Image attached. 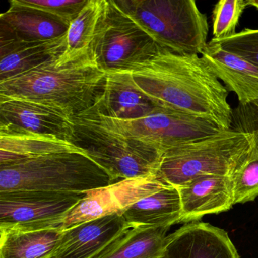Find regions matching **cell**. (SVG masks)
<instances>
[{
    "label": "cell",
    "instance_id": "1",
    "mask_svg": "<svg viewBox=\"0 0 258 258\" xmlns=\"http://www.w3.org/2000/svg\"><path fill=\"white\" fill-rule=\"evenodd\" d=\"M131 72L136 84L161 108L211 120L226 131L232 129L229 91L199 55L162 49Z\"/></svg>",
    "mask_w": 258,
    "mask_h": 258
},
{
    "label": "cell",
    "instance_id": "2",
    "mask_svg": "<svg viewBox=\"0 0 258 258\" xmlns=\"http://www.w3.org/2000/svg\"><path fill=\"white\" fill-rule=\"evenodd\" d=\"M106 77L89 49L66 64H57L54 60L0 81V96L39 102L73 119L91 109L100 99Z\"/></svg>",
    "mask_w": 258,
    "mask_h": 258
},
{
    "label": "cell",
    "instance_id": "3",
    "mask_svg": "<svg viewBox=\"0 0 258 258\" xmlns=\"http://www.w3.org/2000/svg\"><path fill=\"white\" fill-rule=\"evenodd\" d=\"M117 182L88 155L63 152L0 166V191L87 193Z\"/></svg>",
    "mask_w": 258,
    "mask_h": 258
},
{
    "label": "cell",
    "instance_id": "4",
    "mask_svg": "<svg viewBox=\"0 0 258 258\" xmlns=\"http://www.w3.org/2000/svg\"><path fill=\"white\" fill-rule=\"evenodd\" d=\"M115 3L161 49L179 55H202L208 46V19L194 0Z\"/></svg>",
    "mask_w": 258,
    "mask_h": 258
},
{
    "label": "cell",
    "instance_id": "5",
    "mask_svg": "<svg viewBox=\"0 0 258 258\" xmlns=\"http://www.w3.org/2000/svg\"><path fill=\"white\" fill-rule=\"evenodd\" d=\"M250 133L231 129L165 151L157 175L179 187L204 175L229 176L250 146Z\"/></svg>",
    "mask_w": 258,
    "mask_h": 258
},
{
    "label": "cell",
    "instance_id": "6",
    "mask_svg": "<svg viewBox=\"0 0 258 258\" xmlns=\"http://www.w3.org/2000/svg\"><path fill=\"white\" fill-rule=\"evenodd\" d=\"M72 143L81 148L117 182L157 174L164 152L152 145L120 135L84 117L72 119Z\"/></svg>",
    "mask_w": 258,
    "mask_h": 258
},
{
    "label": "cell",
    "instance_id": "7",
    "mask_svg": "<svg viewBox=\"0 0 258 258\" xmlns=\"http://www.w3.org/2000/svg\"><path fill=\"white\" fill-rule=\"evenodd\" d=\"M155 40L120 10L114 0H105L90 51L106 74L133 70L161 50Z\"/></svg>",
    "mask_w": 258,
    "mask_h": 258
},
{
    "label": "cell",
    "instance_id": "8",
    "mask_svg": "<svg viewBox=\"0 0 258 258\" xmlns=\"http://www.w3.org/2000/svg\"><path fill=\"white\" fill-rule=\"evenodd\" d=\"M78 117L93 120L111 132L152 145L163 152L226 131L211 120L166 108L137 120H117L93 114Z\"/></svg>",
    "mask_w": 258,
    "mask_h": 258
},
{
    "label": "cell",
    "instance_id": "9",
    "mask_svg": "<svg viewBox=\"0 0 258 258\" xmlns=\"http://www.w3.org/2000/svg\"><path fill=\"white\" fill-rule=\"evenodd\" d=\"M86 193L0 191V229H61L66 214Z\"/></svg>",
    "mask_w": 258,
    "mask_h": 258
},
{
    "label": "cell",
    "instance_id": "10",
    "mask_svg": "<svg viewBox=\"0 0 258 258\" xmlns=\"http://www.w3.org/2000/svg\"><path fill=\"white\" fill-rule=\"evenodd\" d=\"M158 175L122 179L86 193L63 219L61 230L107 216L122 215L126 209L167 185Z\"/></svg>",
    "mask_w": 258,
    "mask_h": 258
},
{
    "label": "cell",
    "instance_id": "11",
    "mask_svg": "<svg viewBox=\"0 0 258 258\" xmlns=\"http://www.w3.org/2000/svg\"><path fill=\"white\" fill-rule=\"evenodd\" d=\"M0 125L72 143L74 122L62 111L26 99L0 96Z\"/></svg>",
    "mask_w": 258,
    "mask_h": 258
},
{
    "label": "cell",
    "instance_id": "12",
    "mask_svg": "<svg viewBox=\"0 0 258 258\" xmlns=\"http://www.w3.org/2000/svg\"><path fill=\"white\" fill-rule=\"evenodd\" d=\"M162 108L136 84L131 72L124 71L107 74L103 94L84 114L131 120L147 117Z\"/></svg>",
    "mask_w": 258,
    "mask_h": 258
},
{
    "label": "cell",
    "instance_id": "13",
    "mask_svg": "<svg viewBox=\"0 0 258 258\" xmlns=\"http://www.w3.org/2000/svg\"><path fill=\"white\" fill-rule=\"evenodd\" d=\"M163 258H240L227 232L191 222L168 235Z\"/></svg>",
    "mask_w": 258,
    "mask_h": 258
},
{
    "label": "cell",
    "instance_id": "14",
    "mask_svg": "<svg viewBox=\"0 0 258 258\" xmlns=\"http://www.w3.org/2000/svg\"><path fill=\"white\" fill-rule=\"evenodd\" d=\"M182 207L181 223L228 211L234 205L229 176L204 175L177 187Z\"/></svg>",
    "mask_w": 258,
    "mask_h": 258
},
{
    "label": "cell",
    "instance_id": "15",
    "mask_svg": "<svg viewBox=\"0 0 258 258\" xmlns=\"http://www.w3.org/2000/svg\"><path fill=\"white\" fill-rule=\"evenodd\" d=\"M128 224L120 214L107 216L63 231L50 258H93Z\"/></svg>",
    "mask_w": 258,
    "mask_h": 258
},
{
    "label": "cell",
    "instance_id": "16",
    "mask_svg": "<svg viewBox=\"0 0 258 258\" xmlns=\"http://www.w3.org/2000/svg\"><path fill=\"white\" fill-rule=\"evenodd\" d=\"M202 57L240 105L258 106V66L214 43H208Z\"/></svg>",
    "mask_w": 258,
    "mask_h": 258
},
{
    "label": "cell",
    "instance_id": "17",
    "mask_svg": "<svg viewBox=\"0 0 258 258\" xmlns=\"http://www.w3.org/2000/svg\"><path fill=\"white\" fill-rule=\"evenodd\" d=\"M10 7L0 16V40L43 42L67 34L69 26L50 15L10 0Z\"/></svg>",
    "mask_w": 258,
    "mask_h": 258
},
{
    "label": "cell",
    "instance_id": "18",
    "mask_svg": "<svg viewBox=\"0 0 258 258\" xmlns=\"http://www.w3.org/2000/svg\"><path fill=\"white\" fill-rule=\"evenodd\" d=\"M66 46V35L43 42L0 40V81L16 78L58 59Z\"/></svg>",
    "mask_w": 258,
    "mask_h": 258
},
{
    "label": "cell",
    "instance_id": "19",
    "mask_svg": "<svg viewBox=\"0 0 258 258\" xmlns=\"http://www.w3.org/2000/svg\"><path fill=\"white\" fill-rule=\"evenodd\" d=\"M63 152L87 155L71 142L0 125V166Z\"/></svg>",
    "mask_w": 258,
    "mask_h": 258
},
{
    "label": "cell",
    "instance_id": "20",
    "mask_svg": "<svg viewBox=\"0 0 258 258\" xmlns=\"http://www.w3.org/2000/svg\"><path fill=\"white\" fill-rule=\"evenodd\" d=\"M170 228L128 224L93 258H163Z\"/></svg>",
    "mask_w": 258,
    "mask_h": 258
},
{
    "label": "cell",
    "instance_id": "21",
    "mask_svg": "<svg viewBox=\"0 0 258 258\" xmlns=\"http://www.w3.org/2000/svg\"><path fill=\"white\" fill-rule=\"evenodd\" d=\"M131 226H170L181 223L182 207L177 187L167 184L140 199L122 214Z\"/></svg>",
    "mask_w": 258,
    "mask_h": 258
},
{
    "label": "cell",
    "instance_id": "22",
    "mask_svg": "<svg viewBox=\"0 0 258 258\" xmlns=\"http://www.w3.org/2000/svg\"><path fill=\"white\" fill-rule=\"evenodd\" d=\"M0 258L49 257L57 248L63 231L52 229H0Z\"/></svg>",
    "mask_w": 258,
    "mask_h": 258
},
{
    "label": "cell",
    "instance_id": "23",
    "mask_svg": "<svg viewBox=\"0 0 258 258\" xmlns=\"http://www.w3.org/2000/svg\"><path fill=\"white\" fill-rule=\"evenodd\" d=\"M105 0H88L76 19L69 25L67 46L62 55L56 60L63 64L82 55L90 49L97 29Z\"/></svg>",
    "mask_w": 258,
    "mask_h": 258
},
{
    "label": "cell",
    "instance_id": "24",
    "mask_svg": "<svg viewBox=\"0 0 258 258\" xmlns=\"http://www.w3.org/2000/svg\"><path fill=\"white\" fill-rule=\"evenodd\" d=\"M250 133L248 150L229 175L234 205L251 202L258 196V128Z\"/></svg>",
    "mask_w": 258,
    "mask_h": 258
},
{
    "label": "cell",
    "instance_id": "25",
    "mask_svg": "<svg viewBox=\"0 0 258 258\" xmlns=\"http://www.w3.org/2000/svg\"><path fill=\"white\" fill-rule=\"evenodd\" d=\"M247 5V0H220L213 10V38H229L235 35L240 18Z\"/></svg>",
    "mask_w": 258,
    "mask_h": 258
},
{
    "label": "cell",
    "instance_id": "26",
    "mask_svg": "<svg viewBox=\"0 0 258 258\" xmlns=\"http://www.w3.org/2000/svg\"><path fill=\"white\" fill-rule=\"evenodd\" d=\"M21 5L40 10L69 27L88 0H16Z\"/></svg>",
    "mask_w": 258,
    "mask_h": 258
},
{
    "label": "cell",
    "instance_id": "27",
    "mask_svg": "<svg viewBox=\"0 0 258 258\" xmlns=\"http://www.w3.org/2000/svg\"><path fill=\"white\" fill-rule=\"evenodd\" d=\"M209 43L219 45L225 50L258 66V29L245 28L229 38L211 39Z\"/></svg>",
    "mask_w": 258,
    "mask_h": 258
},
{
    "label": "cell",
    "instance_id": "28",
    "mask_svg": "<svg viewBox=\"0 0 258 258\" xmlns=\"http://www.w3.org/2000/svg\"><path fill=\"white\" fill-rule=\"evenodd\" d=\"M258 128V106L238 105L233 109L232 129L250 133Z\"/></svg>",
    "mask_w": 258,
    "mask_h": 258
},
{
    "label": "cell",
    "instance_id": "29",
    "mask_svg": "<svg viewBox=\"0 0 258 258\" xmlns=\"http://www.w3.org/2000/svg\"><path fill=\"white\" fill-rule=\"evenodd\" d=\"M248 7H253L258 10V0H247Z\"/></svg>",
    "mask_w": 258,
    "mask_h": 258
},
{
    "label": "cell",
    "instance_id": "30",
    "mask_svg": "<svg viewBox=\"0 0 258 258\" xmlns=\"http://www.w3.org/2000/svg\"><path fill=\"white\" fill-rule=\"evenodd\" d=\"M45 258H50V257H45Z\"/></svg>",
    "mask_w": 258,
    "mask_h": 258
}]
</instances>
